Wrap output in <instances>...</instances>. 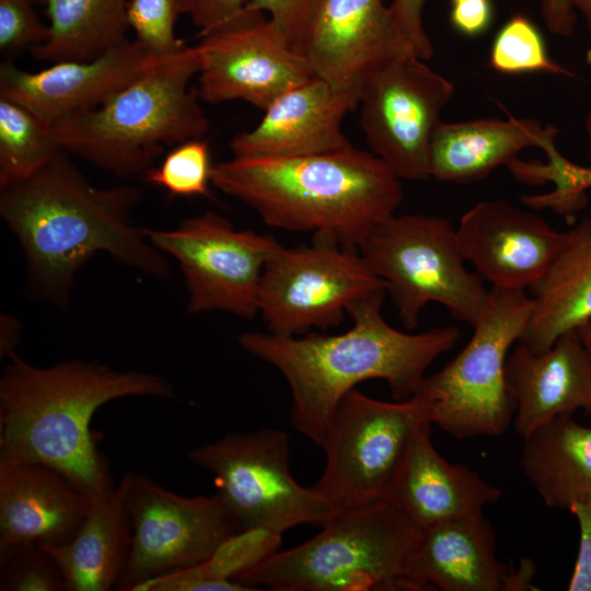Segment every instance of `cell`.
I'll return each instance as SVG.
<instances>
[{
	"instance_id": "1",
	"label": "cell",
	"mask_w": 591,
	"mask_h": 591,
	"mask_svg": "<svg viewBox=\"0 0 591 591\" xmlns=\"http://www.w3.org/2000/svg\"><path fill=\"white\" fill-rule=\"evenodd\" d=\"M386 293L376 290L350 305L352 326L338 335L247 332L237 339L243 349L280 371L291 391L292 425L321 448L337 404L358 383L382 379L394 401H406L428 367L461 337L455 326L420 333L392 327L381 314Z\"/></svg>"
},
{
	"instance_id": "2",
	"label": "cell",
	"mask_w": 591,
	"mask_h": 591,
	"mask_svg": "<svg viewBox=\"0 0 591 591\" xmlns=\"http://www.w3.org/2000/svg\"><path fill=\"white\" fill-rule=\"evenodd\" d=\"M66 153L59 151L30 177L1 186L0 215L23 247L36 289L66 304L77 271L99 252L167 278L161 251L130 220L140 192L93 186Z\"/></svg>"
},
{
	"instance_id": "3",
	"label": "cell",
	"mask_w": 591,
	"mask_h": 591,
	"mask_svg": "<svg viewBox=\"0 0 591 591\" xmlns=\"http://www.w3.org/2000/svg\"><path fill=\"white\" fill-rule=\"evenodd\" d=\"M8 359L0 380V457L48 466L92 500L115 487L91 431L95 412L121 397H174L159 374L81 360L36 367L15 352Z\"/></svg>"
},
{
	"instance_id": "4",
	"label": "cell",
	"mask_w": 591,
	"mask_h": 591,
	"mask_svg": "<svg viewBox=\"0 0 591 591\" xmlns=\"http://www.w3.org/2000/svg\"><path fill=\"white\" fill-rule=\"evenodd\" d=\"M211 184L270 227L352 248L403 200L401 178L374 153L354 147L291 158L234 157L212 164Z\"/></svg>"
},
{
	"instance_id": "5",
	"label": "cell",
	"mask_w": 591,
	"mask_h": 591,
	"mask_svg": "<svg viewBox=\"0 0 591 591\" xmlns=\"http://www.w3.org/2000/svg\"><path fill=\"white\" fill-rule=\"evenodd\" d=\"M200 67L197 46L159 57L134 82L96 107L58 120V147L117 176L143 174L166 146L201 138L208 119L189 82Z\"/></svg>"
},
{
	"instance_id": "6",
	"label": "cell",
	"mask_w": 591,
	"mask_h": 591,
	"mask_svg": "<svg viewBox=\"0 0 591 591\" xmlns=\"http://www.w3.org/2000/svg\"><path fill=\"white\" fill-rule=\"evenodd\" d=\"M418 533L381 498L336 511L314 537L275 552L235 581L251 590H404L405 565Z\"/></svg>"
},
{
	"instance_id": "7",
	"label": "cell",
	"mask_w": 591,
	"mask_h": 591,
	"mask_svg": "<svg viewBox=\"0 0 591 591\" xmlns=\"http://www.w3.org/2000/svg\"><path fill=\"white\" fill-rule=\"evenodd\" d=\"M369 269L386 285L403 326L419 324L422 309L437 302L472 327L484 313L489 291L470 271L456 228L439 216L392 215L358 245Z\"/></svg>"
},
{
	"instance_id": "8",
	"label": "cell",
	"mask_w": 591,
	"mask_h": 591,
	"mask_svg": "<svg viewBox=\"0 0 591 591\" xmlns=\"http://www.w3.org/2000/svg\"><path fill=\"white\" fill-rule=\"evenodd\" d=\"M532 310L525 290L491 288L470 341L416 391L428 402L432 424L456 439L497 437L507 430L515 412L506 379L507 354L520 340Z\"/></svg>"
},
{
	"instance_id": "9",
	"label": "cell",
	"mask_w": 591,
	"mask_h": 591,
	"mask_svg": "<svg viewBox=\"0 0 591 591\" xmlns=\"http://www.w3.org/2000/svg\"><path fill=\"white\" fill-rule=\"evenodd\" d=\"M431 422L420 394L402 402L371 398L356 389L337 404L322 449L326 463L313 486L334 510L384 498L415 430Z\"/></svg>"
},
{
	"instance_id": "10",
	"label": "cell",
	"mask_w": 591,
	"mask_h": 591,
	"mask_svg": "<svg viewBox=\"0 0 591 591\" xmlns=\"http://www.w3.org/2000/svg\"><path fill=\"white\" fill-rule=\"evenodd\" d=\"M188 460L215 476L217 494L244 530L282 534L302 524L322 525L334 511L289 468V436L279 429L229 433L193 448Z\"/></svg>"
},
{
	"instance_id": "11",
	"label": "cell",
	"mask_w": 591,
	"mask_h": 591,
	"mask_svg": "<svg viewBox=\"0 0 591 591\" xmlns=\"http://www.w3.org/2000/svg\"><path fill=\"white\" fill-rule=\"evenodd\" d=\"M385 282L357 248L314 236L309 246L280 247L268 260L258 291V313L269 333L298 336L338 326L350 305Z\"/></svg>"
},
{
	"instance_id": "12",
	"label": "cell",
	"mask_w": 591,
	"mask_h": 591,
	"mask_svg": "<svg viewBox=\"0 0 591 591\" xmlns=\"http://www.w3.org/2000/svg\"><path fill=\"white\" fill-rule=\"evenodd\" d=\"M127 507L131 546L116 590L201 565L243 529L221 497H185L132 473Z\"/></svg>"
},
{
	"instance_id": "13",
	"label": "cell",
	"mask_w": 591,
	"mask_h": 591,
	"mask_svg": "<svg viewBox=\"0 0 591 591\" xmlns=\"http://www.w3.org/2000/svg\"><path fill=\"white\" fill-rule=\"evenodd\" d=\"M141 231L178 262L190 314L218 310L253 318L258 313L263 271L281 247L274 237L236 230L216 212L187 218L173 230Z\"/></svg>"
},
{
	"instance_id": "14",
	"label": "cell",
	"mask_w": 591,
	"mask_h": 591,
	"mask_svg": "<svg viewBox=\"0 0 591 591\" xmlns=\"http://www.w3.org/2000/svg\"><path fill=\"white\" fill-rule=\"evenodd\" d=\"M453 95L452 82L414 55L387 62L364 84L361 129L373 153L401 179L430 177L431 141Z\"/></svg>"
},
{
	"instance_id": "15",
	"label": "cell",
	"mask_w": 591,
	"mask_h": 591,
	"mask_svg": "<svg viewBox=\"0 0 591 591\" xmlns=\"http://www.w3.org/2000/svg\"><path fill=\"white\" fill-rule=\"evenodd\" d=\"M199 53L201 100L243 101L265 111L285 92L315 76L263 13L244 12L202 37Z\"/></svg>"
},
{
	"instance_id": "16",
	"label": "cell",
	"mask_w": 591,
	"mask_h": 591,
	"mask_svg": "<svg viewBox=\"0 0 591 591\" xmlns=\"http://www.w3.org/2000/svg\"><path fill=\"white\" fill-rule=\"evenodd\" d=\"M301 54L316 78L358 104L375 71L396 58L416 56L383 0H320Z\"/></svg>"
},
{
	"instance_id": "17",
	"label": "cell",
	"mask_w": 591,
	"mask_h": 591,
	"mask_svg": "<svg viewBox=\"0 0 591 591\" xmlns=\"http://www.w3.org/2000/svg\"><path fill=\"white\" fill-rule=\"evenodd\" d=\"M463 257L493 288L525 290L547 273L568 237L540 216L511 202L479 201L456 227Z\"/></svg>"
},
{
	"instance_id": "18",
	"label": "cell",
	"mask_w": 591,
	"mask_h": 591,
	"mask_svg": "<svg viewBox=\"0 0 591 591\" xmlns=\"http://www.w3.org/2000/svg\"><path fill=\"white\" fill-rule=\"evenodd\" d=\"M496 533L483 512L419 530L403 577L404 590H526L533 563L515 570L496 558Z\"/></svg>"
},
{
	"instance_id": "19",
	"label": "cell",
	"mask_w": 591,
	"mask_h": 591,
	"mask_svg": "<svg viewBox=\"0 0 591 591\" xmlns=\"http://www.w3.org/2000/svg\"><path fill=\"white\" fill-rule=\"evenodd\" d=\"M159 57L137 39L125 40L91 61H59L38 72L0 66V96L51 127L69 115L99 106L148 71Z\"/></svg>"
},
{
	"instance_id": "20",
	"label": "cell",
	"mask_w": 591,
	"mask_h": 591,
	"mask_svg": "<svg viewBox=\"0 0 591 591\" xmlns=\"http://www.w3.org/2000/svg\"><path fill=\"white\" fill-rule=\"evenodd\" d=\"M358 101L320 78H312L277 97L253 129L234 136L237 158H291L352 147L341 129Z\"/></svg>"
},
{
	"instance_id": "21",
	"label": "cell",
	"mask_w": 591,
	"mask_h": 591,
	"mask_svg": "<svg viewBox=\"0 0 591 591\" xmlns=\"http://www.w3.org/2000/svg\"><path fill=\"white\" fill-rule=\"evenodd\" d=\"M431 422L413 433L384 498L421 530L482 513L501 490L461 464L448 462L431 442Z\"/></svg>"
},
{
	"instance_id": "22",
	"label": "cell",
	"mask_w": 591,
	"mask_h": 591,
	"mask_svg": "<svg viewBox=\"0 0 591 591\" xmlns=\"http://www.w3.org/2000/svg\"><path fill=\"white\" fill-rule=\"evenodd\" d=\"M506 379L515 404L514 428L522 439L559 415L582 409L591 416V357L578 328L542 352L518 341L507 358Z\"/></svg>"
},
{
	"instance_id": "23",
	"label": "cell",
	"mask_w": 591,
	"mask_h": 591,
	"mask_svg": "<svg viewBox=\"0 0 591 591\" xmlns=\"http://www.w3.org/2000/svg\"><path fill=\"white\" fill-rule=\"evenodd\" d=\"M91 503L57 471L0 457V552L25 543H67Z\"/></svg>"
},
{
	"instance_id": "24",
	"label": "cell",
	"mask_w": 591,
	"mask_h": 591,
	"mask_svg": "<svg viewBox=\"0 0 591 591\" xmlns=\"http://www.w3.org/2000/svg\"><path fill=\"white\" fill-rule=\"evenodd\" d=\"M131 478L132 472L125 473L113 490L92 500L85 519L70 541L42 544L58 565L67 591L116 589L131 546L127 507Z\"/></svg>"
},
{
	"instance_id": "25",
	"label": "cell",
	"mask_w": 591,
	"mask_h": 591,
	"mask_svg": "<svg viewBox=\"0 0 591 591\" xmlns=\"http://www.w3.org/2000/svg\"><path fill=\"white\" fill-rule=\"evenodd\" d=\"M557 134L554 126L513 117L441 121L430 147V177L455 184L482 181L498 166L508 165L522 149H542Z\"/></svg>"
},
{
	"instance_id": "26",
	"label": "cell",
	"mask_w": 591,
	"mask_h": 591,
	"mask_svg": "<svg viewBox=\"0 0 591 591\" xmlns=\"http://www.w3.org/2000/svg\"><path fill=\"white\" fill-rule=\"evenodd\" d=\"M530 293L533 310L519 341L533 352L591 321V217L568 231L565 246Z\"/></svg>"
},
{
	"instance_id": "27",
	"label": "cell",
	"mask_w": 591,
	"mask_h": 591,
	"mask_svg": "<svg viewBox=\"0 0 591 591\" xmlns=\"http://www.w3.org/2000/svg\"><path fill=\"white\" fill-rule=\"evenodd\" d=\"M523 440L521 466L548 508L568 510L573 502L591 501V427L565 414Z\"/></svg>"
},
{
	"instance_id": "28",
	"label": "cell",
	"mask_w": 591,
	"mask_h": 591,
	"mask_svg": "<svg viewBox=\"0 0 591 591\" xmlns=\"http://www.w3.org/2000/svg\"><path fill=\"white\" fill-rule=\"evenodd\" d=\"M129 0H45L50 35L31 49L35 59L91 61L123 44Z\"/></svg>"
},
{
	"instance_id": "29",
	"label": "cell",
	"mask_w": 591,
	"mask_h": 591,
	"mask_svg": "<svg viewBox=\"0 0 591 591\" xmlns=\"http://www.w3.org/2000/svg\"><path fill=\"white\" fill-rule=\"evenodd\" d=\"M59 151L51 127L0 96V186L30 177Z\"/></svg>"
},
{
	"instance_id": "30",
	"label": "cell",
	"mask_w": 591,
	"mask_h": 591,
	"mask_svg": "<svg viewBox=\"0 0 591 591\" xmlns=\"http://www.w3.org/2000/svg\"><path fill=\"white\" fill-rule=\"evenodd\" d=\"M542 150L546 154V163L515 158L507 165L513 177L521 183L554 184L553 192L522 196V202L534 210L549 209L560 216L570 217L587 206L591 167L575 164L564 158L556 149L555 138L547 140Z\"/></svg>"
},
{
	"instance_id": "31",
	"label": "cell",
	"mask_w": 591,
	"mask_h": 591,
	"mask_svg": "<svg viewBox=\"0 0 591 591\" xmlns=\"http://www.w3.org/2000/svg\"><path fill=\"white\" fill-rule=\"evenodd\" d=\"M489 65L496 71L508 74L544 71L571 76L549 58L538 28L522 14L513 15L497 33Z\"/></svg>"
},
{
	"instance_id": "32",
	"label": "cell",
	"mask_w": 591,
	"mask_h": 591,
	"mask_svg": "<svg viewBox=\"0 0 591 591\" xmlns=\"http://www.w3.org/2000/svg\"><path fill=\"white\" fill-rule=\"evenodd\" d=\"M211 169L208 142L195 138L177 144L160 166L150 167L142 176L146 182L164 188L171 196L210 198Z\"/></svg>"
},
{
	"instance_id": "33",
	"label": "cell",
	"mask_w": 591,
	"mask_h": 591,
	"mask_svg": "<svg viewBox=\"0 0 591 591\" xmlns=\"http://www.w3.org/2000/svg\"><path fill=\"white\" fill-rule=\"evenodd\" d=\"M1 591H67L65 578L53 557L36 543L0 552Z\"/></svg>"
},
{
	"instance_id": "34",
	"label": "cell",
	"mask_w": 591,
	"mask_h": 591,
	"mask_svg": "<svg viewBox=\"0 0 591 591\" xmlns=\"http://www.w3.org/2000/svg\"><path fill=\"white\" fill-rule=\"evenodd\" d=\"M182 13L179 0H129L127 5L129 27L154 57L173 55L186 47L174 32L176 18Z\"/></svg>"
},
{
	"instance_id": "35",
	"label": "cell",
	"mask_w": 591,
	"mask_h": 591,
	"mask_svg": "<svg viewBox=\"0 0 591 591\" xmlns=\"http://www.w3.org/2000/svg\"><path fill=\"white\" fill-rule=\"evenodd\" d=\"M34 0H0V50L3 54L34 48L48 40L49 25L40 22Z\"/></svg>"
},
{
	"instance_id": "36",
	"label": "cell",
	"mask_w": 591,
	"mask_h": 591,
	"mask_svg": "<svg viewBox=\"0 0 591 591\" xmlns=\"http://www.w3.org/2000/svg\"><path fill=\"white\" fill-rule=\"evenodd\" d=\"M320 0H248L244 10L268 12L269 20L288 44L301 54L304 37ZM302 55V54H301Z\"/></svg>"
},
{
	"instance_id": "37",
	"label": "cell",
	"mask_w": 591,
	"mask_h": 591,
	"mask_svg": "<svg viewBox=\"0 0 591 591\" xmlns=\"http://www.w3.org/2000/svg\"><path fill=\"white\" fill-rule=\"evenodd\" d=\"M183 13L190 16L202 37L239 18L246 0H179Z\"/></svg>"
},
{
	"instance_id": "38",
	"label": "cell",
	"mask_w": 591,
	"mask_h": 591,
	"mask_svg": "<svg viewBox=\"0 0 591 591\" xmlns=\"http://www.w3.org/2000/svg\"><path fill=\"white\" fill-rule=\"evenodd\" d=\"M424 4L425 0H393L389 8L396 26L412 46L414 54L426 61L433 56V47L424 27Z\"/></svg>"
},
{
	"instance_id": "39",
	"label": "cell",
	"mask_w": 591,
	"mask_h": 591,
	"mask_svg": "<svg viewBox=\"0 0 591 591\" xmlns=\"http://www.w3.org/2000/svg\"><path fill=\"white\" fill-rule=\"evenodd\" d=\"M577 519L580 543L569 591H591V501L573 502L568 509Z\"/></svg>"
},
{
	"instance_id": "40",
	"label": "cell",
	"mask_w": 591,
	"mask_h": 591,
	"mask_svg": "<svg viewBox=\"0 0 591 591\" xmlns=\"http://www.w3.org/2000/svg\"><path fill=\"white\" fill-rule=\"evenodd\" d=\"M493 18L490 0H461L452 2V25L467 36H476L487 30Z\"/></svg>"
},
{
	"instance_id": "41",
	"label": "cell",
	"mask_w": 591,
	"mask_h": 591,
	"mask_svg": "<svg viewBox=\"0 0 591 591\" xmlns=\"http://www.w3.org/2000/svg\"><path fill=\"white\" fill-rule=\"evenodd\" d=\"M541 13L552 34L567 37L573 33L577 12L571 0H541Z\"/></svg>"
},
{
	"instance_id": "42",
	"label": "cell",
	"mask_w": 591,
	"mask_h": 591,
	"mask_svg": "<svg viewBox=\"0 0 591 591\" xmlns=\"http://www.w3.org/2000/svg\"><path fill=\"white\" fill-rule=\"evenodd\" d=\"M576 12H579L591 32V0H571Z\"/></svg>"
},
{
	"instance_id": "43",
	"label": "cell",
	"mask_w": 591,
	"mask_h": 591,
	"mask_svg": "<svg viewBox=\"0 0 591 591\" xmlns=\"http://www.w3.org/2000/svg\"><path fill=\"white\" fill-rule=\"evenodd\" d=\"M582 343L591 357V321L578 328Z\"/></svg>"
},
{
	"instance_id": "44",
	"label": "cell",
	"mask_w": 591,
	"mask_h": 591,
	"mask_svg": "<svg viewBox=\"0 0 591 591\" xmlns=\"http://www.w3.org/2000/svg\"><path fill=\"white\" fill-rule=\"evenodd\" d=\"M586 131H587V137H588L589 159H590V167H591V112L586 118Z\"/></svg>"
},
{
	"instance_id": "45",
	"label": "cell",
	"mask_w": 591,
	"mask_h": 591,
	"mask_svg": "<svg viewBox=\"0 0 591 591\" xmlns=\"http://www.w3.org/2000/svg\"><path fill=\"white\" fill-rule=\"evenodd\" d=\"M35 2L45 3V0H34Z\"/></svg>"
},
{
	"instance_id": "46",
	"label": "cell",
	"mask_w": 591,
	"mask_h": 591,
	"mask_svg": "<svg viewBox=\"0 0 591 591\" xmlns=\"http://www.w3.org/2000/svg\"><path fill=\"white\" fill-rule=\"evenodd\" d=\"M456 1H461V0H451V3H452V2H456Z\"/></svg>"
}]
</instances>
